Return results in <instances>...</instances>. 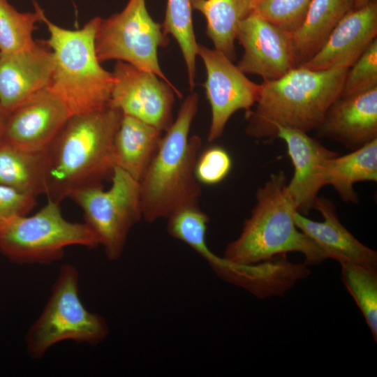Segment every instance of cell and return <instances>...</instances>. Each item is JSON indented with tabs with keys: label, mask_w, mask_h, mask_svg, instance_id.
Masks as SVG:
<instances>
[{
	"label": "cell",
	"mask_w": 377,
	"mask_h": 377,
	"mask_svg": "<svg viewBox=\"0 0 377 377\" xmlns=\"http://www.w3.org/2000/svg\"><path fill=\"white\" fill-rule=\"evenodd\" d=\"M348 69L298 66L278 79L263 81L256 108L246 112V134L269 140L276 138L279 127L306 133L316 129L341 96Z\"/></svg>",
	"instance_id": "obj_1"
},
{
	"label": "cell",
	"mask_w": 377,
	"mask_h": 377,
	"mask_svg": "<svg viewBox=\"0 0 377 377\" xmlns=\"http://www.w3.org/2000/svg\"><path fill=\"white\" fill-rule=\"evenodd\" d=\"M122 116L108 105L68 118L48 149L49 199L61 202L72 191L102 185L111 177L113 141Z\"/></svg>",
	"instance_id": "obj_2"
},
{
	"label": "cell",
	"mask_w": 377,
	"mask_h": 377,
	"mask_svg": "<svg viewBox=\"0 0 377 377\" xmlns=\"http://www.w3.org/2000/svg\"><path fill=\"white\" fill-rule=\"evenodd\" d=\"M198 107L197 93L184 100L139 182L142 216L147 222L167 219L180 208L198 205L201 188L195 167L202 141L197 135L189 136Z\"/></svg>",
	"instance_id": "obj_3"
},
{
	"label": "cell",
	"mask_w": 377,
	"mask_h": 377,
	"mask_svg": "<svg viewBox=\"0 0 377 377\" xmlns=\"http://www.w3.org/2000/svg\"><path fill=\"white\" fill-rule=\"evenodd\" d=\"M287 177L271 175L256 193V203L244 222L240 235L230 242L222 257L238 265H253L288 252L304 255V264L318 265L327 259L320 248L297 228V209L288 195Z\"/></svg>",
	"instance_id": "obj_4"
},
{
	"label": "cell",
	"mask_w": 377,
	"mask_h": 377,
	"mask_svg": "<svg viewBox=\"0 0 377 377\" xmlns=\"http://www.w3.org/2000/svg\"><path fill=\"white\" fill-rule=\"evenodd\" d=\"M40 17L49 32L45 43L54 61L47 89L64 103L71 115L107 107L113 76L102 67L96 54V34L101 17L91 18L81 29H68L50 21L42 8Z\"/></svg>",
	"instance_id": "obj_5"
},
{
	"label": "cell",
	"mask_w": 377,
	"mask_h": 377,
	"mask_svg": "<svg viewBox=\"0 0 377 377\" xmlns=\"http://www.w3.org/2000/svg\"><path fill=\"white\" fill-rule=\"evenodd\" d=\"M80 273L73 264L59 269L43 309L25 335L31 359L40 360L54 345L65 341L96 346L109 334L106 320L88 311L79 295Z\"/></svg>",
	"instance_id": "obj_6"
},
{
	"label": "cell",
	"mask_w": 377,
	"mask_h": 377,
	"mask_svg": "<svg viewBox=\"0 0 377 377\" xmlns=\"http://www.w3.org/2000/svg\"><path fill=\"white\" fill-rule=\"evenodd\" d=\"M96 248L97 236L84 223L66 220L60 202L47 203L31 216H15L0 222V253L17 265H48L63 258L68 246Z\"/></svg>",
	"instance_id": "obj_7"
},
{
	"label": "cell",
	"mask_w": 377,
	"mask_h": 377,
	"mask_svg": "<svg viewBox=\"0 0 377 377\" xmlns=\"http://www.w3.org/2000/svg\"><path fill=\"white\" fill-rule=\"evenodd\" d=\"M110 187L102 185L72 191L68 197L82 210L84 223L98 237L110 260H119L131 228L142 216L139 182L114 167Z\"/></svg>",
	"instance_id": "obj_8"
},
{
	"label": "cell",
	"mask_w": 377,
	"mask_h": 377,
	"mask_svg": "<svg viewBox=\"0 0 377 377\" xmlns=\"http://www.w3.org/2000/svg\"><path fill=\"white\" fill-rule=\"evenodd\" d=\"M169 43L162 24L149 15L145 0H128L124 9L100 21L95 40L101 63L121 61L156 75L176 88L163 73L158 49Z\"/></svg>",
	"instance_id": "obj_9"
},
{
	"label": "cell",
	"mask_w": 377,
	"mask_h": 377,
	"mask_svg": "<svg viewBox=\"0 0 377 377\" xmlns=\"http://www.w3.org/2000/svg\"><path fill=\"white\" fill-rule=\"evenodd\" d=\"M112 73L108 105L166 131L174 121L175 94L182 97L179 90L156 75L121 61H117Z\"/></svg>",
	"instance_id": "obj_10"
},
{
	"label": "cell",
	"mask_w": 377,
	"mask_h": 377,
	"mask_svg": "<svg viewBox=\"0 0 377 377\" xmlns=\"http://www.w3.org/2000/svg\"><path fill=\"white\" fill-rule=\"evenodd\" d=\"M207 78L204 87L211 108L207 140L213 142L223 133L226 124L237 111H250L260 91V84L249 80L223 52L199 45Z\"/></svg>",
	"instance_id": "obj_11"
},
{
	"label": "cell",
	"mask_w": 377,
	"mask_h": 377,
	"mask_svg": "<svg viewBox=\"0 0 377 377\" xmlns=\"http://www.w3.org/2000/svg\"><path fill=\"white\" fill-rule=\"evenodd\" d=\"M236 40L244 49L237 66L245 74L269 81L295 68L292 34L254 13L240 23Z\"/></svg>",
	"instance_id": "obj_12"
},
{
	"label": "cell",
	"mask_w": 377,
	"mask_h": 377,
	"mask_svg": "<svg viewBox=\"0 0 377 377\" xmlns=\"http://www.w3.org/2000/svg\"><path fill=\"white\" fill-rule=\"evenodd\" d=\"M71 116L46 88L9 112L1 140L26 151H45Z\"/></svg>",
	"instance_id": "obj_13"
},
{
	"label": "cell",
	"mask_w": 377,
	"mask_h": 377,
	"mask_svg": "<svg viewBox=\"0 0 377 377\" xmlns=\"http://www.w3.org/2000/svg\"><path fill=\"white\" fill-rule=\"evenodd\" d=\"M276 138L286 144L294 167L293 176L286 186L287 193L297 211L306 215L314 208L318 192L325 185L329 161L338 154L300 130L279 127Z\"/></svg>",
	"instance_id": "obj_14"
},
{
	"label": "cell",
	"mask_w": 377,
	"mask_h": 377,
	"mask_svg": "<svg viewBox=\"0 0 377 377\" xmlns=\"http://www.w3.org/2000/svg\"><path fill=\"white\" fill-rule=\"evenodd\" d=\"M377 36V1L370 0L345 15L320 50L301 65L313 71L349 68Z\"/></svg>",
	"instance_id": "obj_15"
},
{
	"label": "cell",
	"mask_w": 377,
	"mask_h": 377,
	"mask_svg": "<svg viewBox=\"0 0 377 377\" xmlns=\"http://www.w3.org/2000/svg\"><path fill=\"white\" fill-rule=\"evenodd\" d=\"M320 138L333 140L353 151L377 138V87L339 96L316 128Z\"/></svg>",
	"instance_id": "obj_16"
},
{
	"label": "cell",
	"mask_w": 377,
	"mask_h": 377,
	"mask_svg": "<svg viewBox=\"0 0 377 377\" xmlns=\"http://www.w3.org/2000/svg\"><path fill=\"white\" fill-rule=\"evenodd\" d=\"M53 54L44 42L12 54H0V104L8 112L50 82Z\"/></svg>",
	"instance_id": "obj_17"
},
{
	"label": "cell",
	"mask_w": 377,
	"mask_h": 377,
	"mask_svg": "<svg viewBox=\"0 0 377 377\" xmlns=\"http://www.w3.org/2000/svg\"><path fill=\"white\" fill-rule=\"evenodd\" d=\"M323 221L311 220L296 212L295 223L299 230L311 238L325 253L341 263L376 267L377 253L357 240L339 221L334 202L318 197L314 208Z\"/></svg>",
	"instance_id": "obj_18"
},
{
	"label": "cell",
	"mask_w": 377,
	"mask_h": 377,
	"mask_svg": "<svg viewBox=\"0 0 377 377\" xmlns=\"http://www.w3.org/2000/svg\"><path fill=\"white\" fill-rule=\"evenodd\" d=\"M306 264L290 263L282 254L279 258L253 265H238L221 257L213 270L223 279L246 288L261 298L280 295L309 274Z\"/></svg>",
	"instance_id": "obj_19"
},
{
	"label": "cell",
	"mask_w": 377,
	"mask_h": 377,
	"mask_svg": "<svg viewBox=\"0 0 377 377\" xmlns=\"http://www.w3.org/2000/svg\"><path fill=\"white\" fill-rule=\"evenodd\" d=\"M162 131L129 115L123 114L113 141L114 167L138 182L153 160Z\"/></svg>",
	"instance_id": "obj_20"
},
{
	"label": "cell",
	"mask_w": 377,
	"mask_h": 377,
	"mask_svg": "<svg viewBox=\"0 0 377 377\" xmlns=\"http://www.w3.org/2000/svg\"><path fill=\"white\" fill-rule=\"evenodd\" d=\"M48 149L29 151L0 140V184L37 198L48 194Z\"/></svg>",
	"instance_id": "obj_21"
},
{
	"label": "cell",
	"mask_w": 377,
	"mask_h": 377,
	"mask_svg": "<svg viewBox=\"0 0 377 377\" xmlns=\"http://www.w3.org/2000/svg\"><path fill=\"white\" fill-rule=\"evenodd\" d=\"M353 9L355 0H311L302 24L292 35L295 67L312 58Z\"/></svg>",
	"instance_id": "obj_22"
},
{
	"label": "cell",
	"mask_w": 377,
	"mask_h": 377,
	"mask_svg": "<svg viewBox=\"0 0 377 377\" xmlns=\"http://www.w3.org/2000/svg\"><path fill=\"white\" fill-rule=\"evenodd\" d=\"M253 1L191 0L192 8L206 19V34L214 49L232 61L236 59L235 42L239 26L253 12Z\"/></svg>",
	"instance_id": "obj_23"
},
{
	"label": "cell",
	"mask_w": 377,
	"mask_h": 377,
	"mask_svg": "<svg viewBox=\"0 0 377 377\" xmlns=\"http://www.w3.org/2000/svg\"><path fill=\"white\" fill-rule=\"evenodd\" d=\"M364 181L377 182V138L349 154L333 157L326 167L325 185L332 186L346 202L358 203L353 186Z\"/></svg>",
	"instance_id": "obj_24"
},
{
	"label": "cell",
	"mask_w": 377,
	"mask_h": 377,
	"mask_svg": "<svg viewBox=\"0 0 377 377\" xmlns=\"http://www.w3.org/2000/svg\"><path fill=\"white\" fill-rule=\"evenodd\" d=\"M192 9L191 0H167L165 18L161 24L165 34H171L179 46L191 91L195 86L199 47L194 32Z\"/></svg>",
	"instance_id": "obj_25"
},
{
	"label": "cell",
	"mask_w": 377,
	"mask_h": 377,
	"mask_svg": "<svg viewBox=\"0 0 377 377\" xmlns=\"http://www.w3.org/2000/svg\"><path fill=\"white\" fill-rule=\"evenodd\" d=\"M34 12H20L8 0H0V54H12L32 47L41 7L33 1Z\"/></svg>",
	"instance_id": "obj_26"
},
{
	"label": "cell",
	"mask_w": 377,
	"mask_h": 377,
	"mask_svg": "<svg viewBox=\"0 0 377 377\" xmlns=\"http://www.w3.org/2000/svg\"><path fill=\"white\" fill-rule=\"evenodd\" d=\"M168 234L191 247L211 265L219 256L208 247L206 232L209 223L208 216L198 205L179 209L167 219Z\"/></svg>",
	"instance_id": "obj_27"
},
{
	"label": "cell",
	"mask_w": 377,
	"mask_h": 377,
	"mask_svg": "<svg viewBox=\"0 0 377 377\" xmlns=\"http://www.w3.org/2000/svg\"><path fill=\"white\" fill-rule=\"evenodd\" d=\"M341 277L377 340V269L376 267L341 263Z\"/></svg>",
	"instance_id": "obj_28"
},
{
	"label": "cell",
	"mask_w": 377,
	"mask_h": 377,
	"mask_svg": "<svg viewBox=\"0 0 377 377\" xmlns=\"http://www.w3.org/2000/svg\"><path fill=\"white\" fill-rule=\"evenodd\" d=\"M311 0H254L253 12L292 35L302 24Z\"/></svg>",
	"instance_id": "obj_29"
},
{
	"label": "cell",
	"mask_w": 377,
	"mask_h": 377,
	"mask_svg": "<svg viewBox=\"0 0 377 377\" xmlns=\"http://www.w3.org/2000/svg\"><path fill=\"white\" fill-rule=\"evenodd\" d=\"M376 87L377 38L370 43L358 59L348 69L341 96L364 92Z\"/></svg>",
	"instance_id": "obj_30"
},
{
	"label": "cell",
	"mask_w": 377,
	"mask_h": 377,
	"mask_svg": "<svg viewBox=\"0 0 377 377\" xmlns=\"http://www.w3.org/2000/svg\"><path fill=\"white\" fill-rule=\"evenodd\" d=\"M232 168V159L221 147L212 146L199 154L195 167V176L199 183L214 185L222 182Z\"/></svg>",
	"instance_id": "obj_31"
},
{
	"label": "cell",
	"mask_w": 377,
	"mask_h": 377,
	"mask_svg": "<svg viewBox=\"0 0 377 377\" xmlns=\"http://www.w3.org/2000/svg\"><path fill=\"white\" fill-rule=\"evenodd\" d=\"M36 203V197L0 184V222L28 214Z\"/></svg>",
	"instance_id": "obj_32"
},
{
	"label": "cell",
	"mask_w": 377,
	"mask_h": 377,
	"mask_svg": "<svg viewBox=\"0 0 377 377\" xmlns=\"http://www.w3.org/2000/svg\"><path fill=\"white\" fill-rule=\"evenodd\" d=\"M9 112L0 104V140L2 138Z\"/></svg>",
	"instance_id": "obj_33"
},
{
	"label": "cell",
	"mask_w": 377,
	"mask_h": 377,
	"mask_svg": "<svg viewBox=\"0 0 377 377\" xmlns=\"http://www.w3.org/2000/svg\"><path fill=\"white\" fill-rule=\"evenodd\" d=\"M370 0H355V8H362L366 6Z\"/></svg>",
	"instance_id": "obj_34"
}]
</instances>
